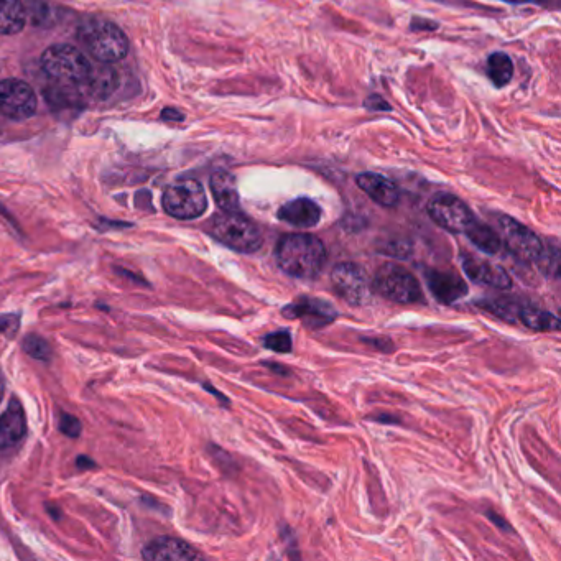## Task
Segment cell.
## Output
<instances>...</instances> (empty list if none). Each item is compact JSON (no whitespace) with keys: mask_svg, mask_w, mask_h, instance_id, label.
<instances>
[{"mask_svg":"<svg viewBox=\"0 0 561 561\" xmlns=\"http://www.w3.org/2000/svg\"><path fill=\"white\" fill-rule=\"evenodd\" d=\"M331 283L334 292L349 305L362 306L371 300L372 288L366 272L353 262L336 265L331 272Z\"/></svg>","mask_w":561,"mask_h":561,"instance_id":"cell-7","label":"cell"},{"mask_svg":"<svg viewBox=\"0 0 561 561\" xmlns=\"http://www.w3.org/2000/svg\"><path fill=\"white\" fill-rule=\"evenodd\" d=\"M502 236L510 254L522 262H537L543 255V244L540 237L527 226L520 224L515 219H501Z\"/></svg>","mask_w":561,"mask_h":561,"instance_id":"cell-10","label":"cell"},{"mask_svg":"<svg viewBox=\"0 0 561 561\" xmlns=\"http://www.w3.org/2000/svg\"><path fill=\"white\" fill-rule=\"evenodd\" d=\"M38 99L30 84L20 79L0 81V112L12 121H27L37 112Z\"/></svg>","mask_w":561,"mask_h":561,"instance_id":"cell-9","label":"cell"},{"mask_svg":"<svg viewBox=\"0 0 561 561\" xmlns=\"http://www.w3.org/2000/svg\"><path fill=\"white\" fill-rule=\"evenodd\" d=\"M42 68L56 84L79 88L91 70V63L78 48L61 43L45 50Z\"/></svg>","mask_w":561,"mask_h":561,"instance_id":"cell-4","label":"cell"},{"mask_svg":"<svg viewBox=\"0 0 561 561\" xmlns=\"http://www.w3.org/2000/svg\"><path fill=\"white\" fill-rule=\"evenodd\" d=\"M486 310L496 313L497 316H501L504 320L515 321L519 320V310L520 303L514 302V300H507V298H499V300H491V302L481 303Z\"/></svg>","mask_w":561,"mask_h":561,"instance_id":"cell-24","label":"cell"},{"mask_svg":"<svg viewBox=\"0 0 561 561\" xmlns=\"http://www.w3.org/2000/svg\"><path fill=\"white\" fill-rule=\"evenodd\" d=\"M509 2H532V0H509Z\"/></svg>","mask_w":561,"mask_h":561,"instance_id":"cell-31","label":"cell"},{"mask_svg":"<svg viewBox=\"0 0 561 561\" xmlns=\"http://www.w3.org/2000/svg\"><path fill=\"white\" fill-rule=\"evenodd\" d=\"M27 9L22 0H0V35H15L27 24Z\"/></svg>","mask_w":561,"mask_h":561,"instance_id":"cell-20","label":"cell"},{"mask_svg":"<svg viewBox=\"0 0 561 561\" xmlns=\"http://www.w3.org/2000/svg\"><path fill=\"white\" fill-rule=\"evenodd\" d=\"M428 214L440 228L459 234L468 231L474 223V214L468 204L450 193H438L428 203Z\"/></svg>","mask_w":561,"mask_h":561,"instance_id":"cell-8","label":"cell"},{"mask_svg":"<svg viewBox=\"0 0 561 561\" xmlns=\"http://www.w3.org/2000/svg\"><path fill=\"white\" fill-rule=\"evenodd\" d=\"M162 117L165 121L173 122H181L185 119V116H183L180 111H177V109H173V107H167V109L162 112Z\"/></svg>","mask_w":561,"mask_h":561,"instance_id":"cell-28","label":"cell"},{"mask_svg":"<svg viewBox=\"0 0 561 561\" xmlns=\"http://www.w3.org/2000/svg\"><path fill=\"white\" fill-rule=\"evenodd\" d=\"M61 432L68 436H78L81 433V423L73 415H63L60 423Z\"/></svg>","mask_w":561,"mask_h":561,"instance_id":"cell-27","label":"cell"},{"mask_svg":"<svg viewBox=\"0 0 561 561\" xmlns=\"http://www.w3.org/2000/svg\"><path fill=\"white\" fill-rule=\"evenodd\" d=\"M371 288L381 297L400 305L422 302L423 298L422 287L418 280L402 265L392 262H387L377 270Z\"/></svg>","mask_w":561,"mask_h":561,"instance_id":"cell-5","label":"cell"},{"mask_svg":"<svg viewBox=\"0 0 561 561\" xmlns=\"http://www.w3.org/2000/svg\"><path fill=\"white\" fill-rule=\"evenodd\" d=\"M79 42L99 63H116L129 53V38L116 24L104 19H88L78 28Z\"/></svg>","mask_w":561,"mask_h":561,"instance_id":"cell-2","label":"cell"},{"mask_svg":"<svg viewBox=\"0 0 561 561\" xmlns=\"http://www.w3.org/2000/svg\"><path fill=\"white\" fill-rule=\"evenodd\" d=\"M519 320L534 331H555L560 328L557 316L534 305L520 306Z\"/></svg>","mask_w":561,"mask_h":561,"instance_id":"cell-21","label":"cell"},{"mask_svg":"<svg viewBox=\"0 0 561 561\" xmlns=\"http://www.w3.org/2000/svg\"><path fill=\"white\" fill-rule=\"evenodd\" d=\"M15 321H17V318L14 315L0 316V333H5L10 328H14Z\"/></svg>","mask_w":561,"mask_h":561,"instance_id":"cell-29","label":"cell"},{"mask_svg":"<svg viewBox=\"0 0 561 561\" xmlns=\"http://www.w3.org/2000/svg\"><path fill=\"white\" fill-rule=\"evenodd\" d=\"M264 344L275 353H290L292 351V338L287 331H277V333L265 336Z\"/></svg>","mask_w":561,"mask_h":561,"instance_id":"cell-26","label":"cell"},{"mask_svg":"<svg viewBox=\"0 0 561 561\" xmlns=\"http://www.w3.org/2000/svg\"><path fill=\"white\" fill-rule=\"evenodd\" d=\"M463 269L469 279L481 285L507 290L512 285L509 274L501 265L492 264L487 260H479L474 255H463Z\"/></svg>","mask_w":561,"mask_h":561,"instance_id":"cell-13","label":"cell"},{"mask_svg":"<svg viewBox=\"0 0 561 561\" xmlns=\"http://www.w3.org/2000/svg\"><path fill=\"white\" fill-rule=\"evenodd\" d=\"M109 65L111 63H99L98 66H91L88 76L79 86V88H83L84 94H88L91 98L106 99L107 96H111L116 91L117 84H119V75Z\"/></svg>","mask_w":561,"mask_h":561,"instance_id":"cell-18","label":"cell"},{"mask_svg":"<svg viewBox=\"0 0 561 561\" xmlns=\"http://www.w3.org/2000/svg\"><path fill=\"white\" fill-rule=\"evenodd\" d=\"M142 557L150 561H191L203 558L191 545L172 537L153 540L144 548Z\"/></svg>","mask_w":561,"mask_h":561,"instance_id":"cell-12","label":"cell"},{"mask_svg":"<svg viewBox=\"0 0 561 561\" xmlns=\"http://www.w3.org/2000/svg\"><path fill=\"white\" fill-rule=\"evenodd\" d=\"M427 282L433 297L438 302L445 303V305L458 302L461 298L466 297V293H468V285L455 272L428 270Z\"/></svg>","mask_w":561,"mask_h":561,"instance_id":"cell-14","label":"cell"},{"mask_svg":"<svg viewBox=\"0 0 561 561\" xmlns=\"http://www.w3.org/2000/svg\"><path fill=\"white\" fill-rule=\"evenodd\" d=\"M282 315L290 320H300L303 325L313 330L323 328L338 318V311L330 302L320 298L300 297L290 305L285 306Z\"/></svg>","mask_w":561,"mask_h":561,"instance_id":"cell-11","label":"cell"},{"mask_svg":"<svg viewBox=\"0 0 561 561\" xmlns=\"http://www.w3.org/2000/svg\"><path fill=\"white\" fill-rule=\"evenodd\" d=\"M279 219L292 224L295 228H313L320 223L321 208L313 200L297 198V200L283 204L282 208L279 209Z\"/></svg>","mask_w":561,"mask_h":561,"instance_id":"cell-17","label":"cell"},{"mask_svg":"<svg viewBox=\"0 0 561 561\" xmlns=\"http://www.w3.org/2000/svg\"><path fill=\"white\" fill-rule=\"evenodd\" d=\"M2 397H4V385H2V381H0V402H2Z\"/></svg>","mask_w":561,"mask_h":561,"instance_id":"cell-30","label":"cell"},{"mask_svg":"<svg viewBox=\"0 0 561 561\" xmlns=\"http://www.w3.org/2000/svg\"><path fill=\"white\" fill-rule=\"evenodd\" d=\"M356 183L372 201L384 208H394L400 200V191L394 181L377 175V173H361L357 175Z\"/></svg>","mask_w":561,"mask_h":561,"instance_id":"cell-15","label":"cell"},{"mask_svg":"<svg viewBox=\"0 0 561 561\" xmlns=\"http://www.w3.org/2000/svg\"><path fill=\"white\" fill-rule=\"evenodd\" d=\"M469 241L473 242L474 246L486 252V254L494 255L501 251L502 239L499 237L494 229L489 228L487 224H481L474 219V223L469 226L468 231Z\"/></svg>","mask_w":561,"mask_h":561,"instance_id":"cell-22","label":"cell"},{"mask_svg":"<svg viewBox=\"0 0 561 561\" xmlns=\"http://www.w3.org/2000/svg\"><path fill=\"white\" fill-rule=\"evenodd\" d=\"M27 433V420L19 400H12L0 417V450L14 448Z\"/></svg>","mask_w":561,"mask_h":561,"instance_id":"cell-16","label":"cell"},{"mask_svg":"<svg viewBox=\"0 0 561 561\" xmlns=\"http://www.w3.org/2000/svg\"><path fill=\"white\" fill-rule=\"evenodd\" d=\"M487 75L497 88H504L514 76V65L509 56L504 53H494L487 61Z\"/></svg>","mask_w":561,"mask_h":561,"instance_id":"cell-23","label":"cell"},{"mask_svg":"<svg viewBox=\"0 0 561 561\" xmlns=\"http://www.w3.org/2000/svg\"><path fill=\"white\" fill-rule=\"evenodd\" d=\"M209 232L216 241L242 254L259 251L264 242L259 226L239 211H223L214 216Z\"/></svg>","mask_w":561,"mask_h":561,"instance_id":"cell-3","label":"cell"},{"mask_svg":"<svg viewBox=\"0 0 561 561\" xmlns=\"http://www.w3.org/2000/svg\"><path fill=\"white\" fill-rule=\"evenodd\" d=\"M211 191L214 200L223 211H239V191H237L236 178L229 172L213 173L211 181Z\"/></svg>","mask_w":561,"mask_h":561,"instance_id":"cell-19","label":"cell"},{"mask_svg":"<svg viewBox=\"0 0 561 561\" xmlns=\"http://www.w3.org/2000/svg\"><path fill=\"white\" fill-rule=\"evenodd\" d=\"M326 247L311 234H288L280 239L275 259L280 269L293 279L311 280L320 275L326 262Z\"/></svg>","mask_w":561,"mask_h":561,"instance_id":"cell-1","label":"cell"},{"mask_svg":"<svg viewBox=\"0 0 561 561\" xmlns=\"http://www.w3.org/2000/svg\"><path fill=\"white\" fill-rule=\"evenodd\" d=\"M163 209L177 219H196L208 208L203 185L196 180H180L163 193Z\"/></svg>","mask_w":561,"mask_h":561,"instance_id":"cell-6","label":"cell"},{"mask_svg":"<svg viewBox=\"0 0 561 561\" xmlns=\"http://www.w3.org/2000/svg\"><path fill=\"white\" fill-rule=\"evenodd\" d=\"M25 351L38 361H48L51 357L50 344L38 336H28L24 343Z\"/></svg>","mask_w":561,"mask_h":561,"instance_id":"cell-25","label":"cell"}]
</instances>
